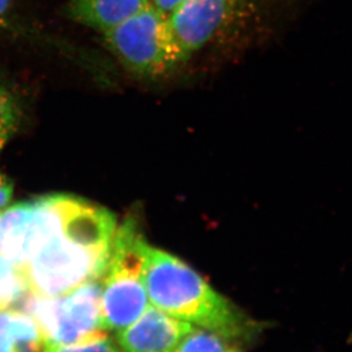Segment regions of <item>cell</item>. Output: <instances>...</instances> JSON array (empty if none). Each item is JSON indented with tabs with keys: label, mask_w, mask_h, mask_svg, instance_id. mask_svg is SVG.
Here are the masks:
<instances>
[{
	"label": "cell",
	"mask_w": 352,
	"mask_h": 352,
	"mask_svg": "<svg viewBox=\"0 0 352 352\" xmlns=\"http://www.w3.org/2000/svg\"><path fill=\"white\" fill-rule=\"evenodd\" d=\"M117 231L113 214L65 196L61 221L22 269L31 294L60 296L102 279Z\"/></svg>",
	"instance_id": "6da1fadb"
},
{
	"label": "cell",
	"mask_w": 352,
	"mask_h": 352,
	"mask_svg": "<svg viewBox=\"0 0 352 352\" xmlns=\"http://www.w3.org/2000/svg\"><path fill=\"white\" fill-rule=\"evenodd\" d=\"M143 281L153 307L174 318L200 326L234 343L248 341L260 331L254 320L210 288L191 267L149 244Z\"/></svg>",
	"instance_id": "7a4b0ae2"
},
{
	"label": "cell",
	"mask_w": 352,
	"mask_h": 352,
	"mask_svg": "<svg viewBox=\"0 0 352 352\" xmlns=\"http://www.w3.org/2000/svg\"><path fill=\"white\" fill-rule=\"evenodd\" d=\"M148 243L135 222L117 228L108 267L102 278L101 318L104 331L120 332L148 307L143 271Z\"/></svg>",
	"instance_id": "3957f363"
},
{
	"label": "cell",
	"mask_w": 352,
	"mask_h": 352,
	"mask_svg": "<svg viewBox=\"0 0 352 352\" xmlns=\"http://www.w3.org/2000/svg\"><path fill=\"white\" fill-rule=\"evenodd\" d=\"M102 279L88 281L60 296L29 294L21 302L41 329L44 344H72L103 336Z\"/></svg>",
	"instance_id": "277c9868"
},
{
	"label": "cell",
	"mask_w": 352,
	"mask_h": 352,
	"mask_svg": "<svg viewBox=\"0 0 352 352\" xmlns=\"http://www.w3.org/2000/svg\"><path fill=\"white\" fill-rule=\"evenodd\" d=\"M103 34L105 43L119 61L138 75H166L182 63L167 23V15L151 3Z\"/></svg>",
	"instance_id": "5b68a950"
},
{
	"label": "cell",
	"mask_w": 352,
	"mask_h": 352,
	"mask_svg": "<svg viewBox=\"0 0 352 352\" xmlns=\"http://www.w3.org/2000/svg\"><path fill=\"white\" fill-rule=\"evenodd\" d=\"M63 204L65 196H48L0 213V254L22 271L58 227Z\"/></svg>",
	"instance_id": "8992f818"
},
{
	"label": "cell",
	"mask_w": 352,
	"mask_h": 352,
	"mask_svg": "<svg viewBox=\"0 0 352 352\" xmlns=\"http://www.w3.org/2000/svg\"><path fill=\"white\" fill-rule=\"evenodd\" d=\"M241 0H184L167 15L182 62L206 45L237 10Z\"/></svg>",
	"instance_id": "52a82bcc"
},
{
	"label": "cell",
	"mask_w": 352,
	"mask_h": 352,
	"mask_svg": "<svg viewBox=\"0 0 352 352\" xmlns=\"http://www.w3.org/2000/svg\"><path fill=\"white\" fill-rule=\"evenodd\" d=\"M193 329L190 322L149 307L135 322L118 332L117 341L122 352H173Z\"/></svg>",
	"instance_id": "ba28073f"
},
{
	"label": "cell",
	"mask_w": 352,
	"mask_h": 352,
	"mask_svg": "<svg viewBox=\"0 0 352 352\" xmlns=\"http://www.w3.org/2000/svg\"><path fill=\"white\" fill-rule=\"evenodd\" d=\"M149 3V0H70L68 15L76 22L104 34Z\"/></svg>",
	"instance_id": "9c48e42d"
},
{
	"label": "cell",
	"mask_w": 352,
	"mask_h": 352,
	"mask_svg": "<svg viewBox=\"0 0 352 352\" xmlns=\"http://www.w3.org/2000/svg\"><path fill=\"white\" fill-rule=\"evenodd\" d=\"M44 338L27 312L0 310V352H39Z\"/></svg>",
	"instance_id": "30bf717a"
},
{
	"label": "cell",
	"mask_w": 352,
	"mask_h": 352,
	"mask_svg": "<svg viewBox=\"0 0 352 352\" xmlns=\"http://www.w3.org/2000/svg\"><path fill=\"white\" fill-rule=\"evenodd\" d=\"M29 293L23 272L0 254V310L20 303Z\"/></svg>",
	"instance_id": "8fae6325"
},
{
	"label": "cell",
	"mask_w": 352,
	"mask_h": 352,
	"mask_svg": "<svg viewBox=\"0 0 352 352\" xmlns=\"http://www.w3.org/2000/svg\"><path fill=\"white\" fill-rule=\"evenodd\" d=\"M173 352H243L229 340L207 329H193Z\"/></svg>",
	"instance_id": "7c38bea8"
},
{
	"label": "cell",
	"mask_w": 352,
	"mask_h": 352,
	"mask_svg": "<svg viewBox=\"0 0 352 352\" xmlns=\"http://www.w3.org/2000/svg\"><path fill=\"white\" fill-rule=\"evenodd\" d=\"M20 110L16 100L8 89L0 85V153L16 131Z\"/></svg>",
	"instance_id": "4fadbf2b"
},
{
	"label": "cell",
	"mask_w": 352,
	"mask_h": 352,
	"mask_svg": "<svg viewBox=\"0 0 352 352\" xmlns=\"http://www.w3.org/2000/svg\"><path fill=\"white\" fill-rule=\"evenodd\" d=\"M43 352H119L115 343L105 334L72 344H51L46 343Z\"/></svg>",
	"instance_id": "5bb4252c"
},
{
	"label": "cell",
	"mask_w": 352,
	"mask_h": 352,
	"mask_svg": "<svg viewBox=\"0 0 352 352\" xmlns=\"http://www.w3.org/2000/svg\"><path fill=\"white\" fill-rule=\"evenodd\" d=\"M13 196V184L3 173H0V210L7 206Z\"/></svg>",
	"instance_id": "9a60e30c"
},
{
	"label": "cell",
	"mask_w": 352,
	"mask_h": 352,
	"mask_svg": "<svg viewBox=\"0 0 352 352\" xmlns=\"http://www.w3.org/2000/svg\"><path fill=\"white\" fill-rule=\"evenodd\" d=\"M149 1L153 7H156L157 10H160L165 15H168L184 0H149Z\"/></svg>",
	"instance_id": "2e32d148"
}]
</instances>
